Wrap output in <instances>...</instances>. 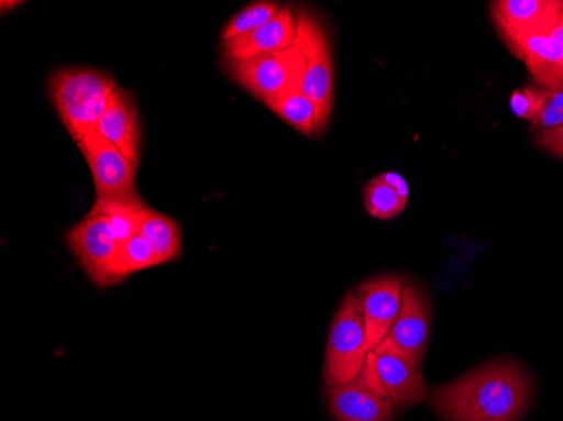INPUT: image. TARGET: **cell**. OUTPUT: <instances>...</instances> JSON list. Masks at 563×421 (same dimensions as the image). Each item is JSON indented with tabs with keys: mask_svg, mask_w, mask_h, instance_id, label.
<instances>
[{
	"mask_svg": "<svg viewBox=\"0 0 563 421\" xmlns=\"http://www.w3.org/2000/svg\"><path fill=\"white\" fill-rule=\"evenodd\" d=\"M492 14L501 36H550L562 21L563 0H496Z\"/></svg>",
	"mask_w": 563,
	"mask_h": 421,
	"instance_id": "obj_10",
	"label": "cell"
},
{
	"mask_svg": "<svg viewBox=\"0 0 563 421\" xmlns=\"http://www.w3.org/2000/svg\"><path fill=\"white\" fill-rule=\"evenodd\" d=\"M87 159L95 184V201H119L137 198V164L98 134L78 142Z\"/></svg>",
	"mask_w": 563,
	"mask_h": 421,
	"instance_id": "obj_8",
	"label": "cell"
},
{
	"mask_svg": "<svg viewBox=\"0 0 563 421\" xmlns=\"http://www.w3.org/2000/svg\"><path fill=\"white\" fill-rule=\"evenodd\" d=\"M530 397L531 383L523 367L495 361L433 388L429 400L444 421H518Z\"/></svg>",
	"mask_w": 563,
	"mask_h": 421,
	"instance_id": "obj_1",
	"label": "cell"
},
{
	"mask_svg": "<svg viewBox=\"0 0 563 421\" xmlns=\"http://www.w3.org/2000/svg\"><path fill=\"white\" fill-rule=\"evenodd\" d=\"M430 331V310L426 297L412 284L404 285L401 309L385 341L422 366Z\"/></svg>",
	"mask_w": 563,
	"mask_h": 421,
	"instance_id": "obj_14",
	"label": "cell"
},
{
	"mask_svg": "<svg viewBox=\"0 0 563 421\" xmlns=\"http://www.w3.org/2000/svg\"><path fill=\"white\" fill-rule=\"evenodd\" d=\"M404 278L379 277L357 287L366 328V350L372 353L394 329L401 309Z\"/></svg>",
	"mask_w": 563,
	"mask_h": 421,
	"instance_id": "obj_12",
	"label": "cell"
},
{
	"mask_svg": "<svg viewBox=\"0 0 563 421\" xmlns=\"http://www.w3.org/2000/svg\"><path fill=\"white\" fill-rule=\"evenodd\" d=\"M366 328L362 297L357 290L347 293L338 309L325 347L324 383L328 388L347 385L365 367Z\"/></svg>",
	"mask_w": 563,
	"mask_h": 421,
	"instance_id": "obj_3",
	"label": "cell"
},
{
	"mask_svg": "<svg viewBox=\"0 0 563 421\" xmlns=\"http://www.w3.org/2000/svg\"><path fill=\"white\" fill-rule=\"evenodd\" d=\"M297 47L306 59L302 91L311 98L319 113V126H328L334 98V75H332L331 49L321 25L311 15H299L296 37Z\"/></svg>",
	"mask_w": 563,
	"mask_h": 421,
	"instance_id": "obj_6",
	"label": "cell"
},
{
	"mask_svg": "<svg viewBox=\"0 0 563 421\" xmlns=\"http://www.w3.org/2000/svg\"><path fill=\"white\" fill-rule=\"evenodd\" d=\"M19 5H22V2H8V0H2V2H0V9H2V14H5V12H8L9 9L19 8Z\"/></svg>",
	"mask_w": 563,
	"mask_h": 421,
	"instance_id": "obj_26",
	"label": "cell"
},
{
	"mask_svg": "<svg viewBox=\"0 0 563 421\" xmlns=\"http://www.w3.org/2000/svg\"><path fill=\"white\" fill-rule=\"evenodd\" d=\"M537 142L540 147L563 159V126L555 130H540Z\"/></svg>",
	"mask_w": 563,
	"mask_h": 421,
	"instance_id": "obj_24",
	"label": "cell"
},
{
	"mask_svg": "<svg viewBox=\"0 0 563 421\" xmlns=\"http://www.w3.org/2000/svg\"><path fill=\"white\" fill-rule=\"evenodd\" d=\"M66 243L95 285L113 287L120 284L117 274L119 242L110 230L109 221L97 209L91 208L90 213L66 233Z\"/></svg>",
	"mask_w": 563,
	"mask_h": 421,
	"instance_id": "obj_5",
	"label": "cell"
},
{
	"mask_svg": "<svg viewBox=\"0 0 563 421\" xmlns=\"http://www.w3.org/2000/svg\"><path fill=\"white\" fill-rule=\"evenodd\" d=\"M299 27V15L292 8L280 11L258 30L224 43V55L230 62H245L257 56L289 49L294 46Z\"/></svg>",
	"mask_w": 563,
	"mask_h": 421,
	"instance_id": "obj_13",
	"label": "cell"
},
{
	"mask_svg": "<svg viewBox=\"0 0 563 421\" xmlns=\"http://www.w3.org/2000/svg\"><path fill=\"white\" fill-rule=\"evenodd\" d=\"M267 107L300 134L307 135V137L321 134L318 109L311 98L303 93L302 88L272 101Z\"/></svg>",
	"mask_w": 563,
	"mask_h": 421,
	"instance_id": "obj_18",
	"label": "cell"
},
{
	"mask_svg": "<svg viewBox=\"0 0 563 421\" xmlns=\"http://www.w3.org/2000/svg\"><path fill=\"white\" fill-rule=\"evenodd\" d=\"M376 375L387 389L391 403L398 410L422 403L427 398V386L420 366L404 351L383 341L372 351Z\"/></svg>",
	"mask_w": 563,
	"mask_h": 421,
	"instance_id": "obj_9",
	"label": "cell"
},
{
	"mask_svg": "<svg viewBox=\"0 0 563 421\" xmlns=\"http://www.w3.org/2000/svg\"><path fill=\"white\" fill-rule=\"evenodd\" d=\"M325 395L336 421H391L394 417V403L376 375L372 353L356 379L332 386Z\"/></svg>",
	"mask_w": 563,
	"mask_h": 421,
	"instance_id": "obj_7",
	"label": "cell"
},
{
	"mask_svg": "<svg viewBox=\"0 0 563 421\" xmlns=\"http://www.w3.org/2000/svg\"><path fill=\"white\" fill-rule=\"evenodd\" d=\"M156 253L148 245L147 240L137 234L129 242L119 245V258H117V274L120 281L126 277L137 274V272L147 270V268L157 267Z\"/></svg>",
	"mask_w": 563,
	"mask_h": 421,
	"instance_id": "obj_21",
	"label": "cell"
},
{
	"mask_svg": "<svg viewBox=\"0 0 563 421\" xmlns=\"http://www.w3.org/2000/svg\"><path fill=\"white\" fill-rule=\"evenodd\" d=\"M117 88L115 78L98 69L66 68L51 76V101L76 144L97 134Z\"/></svg>",
	"mask_w": 563,
	"mask_h": 421,
	"instance_id": "obj_2",
	"label": "cell"
},
{
	"mask_svg": "<svg viewBox=\"0 0 563 421\" xmlns=\"http://www.w3.org/2000/svg\"><path fill=\"white\" fill-rule=\"evenodd\" d=\"M280 11L278 2H267V0H258L243 8L242 11L233 15L232 21L228 22L223 30V41L236 40V37L245 36L253 33L262 25L267 24L277 12Z\"/></svg>",
	"mask_w": 563,
	"mask_h": 421,
	"instance_id": "obj_20",
	"label": "cell"
},
{
	"mask_svg": "<svg viewBox=\"0 0 563 421\" xmlns=\"http://www.w3.org/2000/svg\"><path fill=\"white\" fill-rule=\"evenodd\" d=\"M93 209L106 217L113 236L119 245H122L141 234L142 221L148 206L142 201L141 196H137V198L119 199V201H95Z\"/></svg>",
	"mask_w": 563,
	"mask_h": 421,
	"instance_id": "obj_17",
	"label": "cell"
},
{
	"mask_svg": "<svg viewBox=\"0 0 563 421\" xmlns=\"http://www.w3.org/2000/svg\"><path fill=\"white\" fill-rule=\"evenodd\" d=\"M303 71L306 59L296 44L245 62H230L233 81L265 104L302 88Z\"/></svg>",
	"mask_w": 563,
	"mask_h": 421,
	"instance_id": "obj_4",
	"label": "cell"
},
{
	"mask_svg": "<svg viewBox=\"0 0 563 421\" xmlns=\"http://www.w3.org/2000/svg\"><path fill=\"white\" fill-rule=\"evenodd\" d=\"M531 126L540 130H555L563 126V90L547 91L542 109L531 120Z\"/></svg>",
	"mask_w": 563,
	"mask_h": 421,
	"instance_id": "obj_23",
	"label": "cell"
},
{
	"mask_svg": "<svg viewBox=\"0 0 563 421\" xmlns=\"http://www.w3.org/2000/svg\"><path fill=\"white\" fill-rule=\"evenodd\" d=\"M141 234L156 253L159 265L174 262L181 255V230L173 218L148 208L142 221Z\"/></svg>",
	"mask_w": 563,
	"mask_h": 421,
	"instance_id": "obj_16",
	"label": "cell"
},
{
	"mask_svg": "<svg viewBox=\"0 0 563 421\" xmlns=\"http://www.w3.org/2000/svg\"><path fill=\"white\" fill-rule=\"evenodd\" d=\"M97 134L119 148L139 166L141 160V122L134 97L123 88H117L98 123Z\"/></svg>",
	"mask_w": 563,
	"mask_h": 421,
	"instance_id": "obj_15",
	"label": "cell"
},
{
	"mask_svg": "<svg viewBox=\"0 0 563 421\" xmlns=\"http://www.w3.org/2000/svg\"><path fill=\"white\" fill-rule=\"evenodd\" d=\"M545 98V90L540 87H523L515 90L509 98V107L518 119L533 120L540 112Z\"/></svg>",
	"mask_w": 563,
	"mask_h": 421,
	"instance_id": "obj_22",
	"label": "cell"
},
{
	"mask_svg": "<svg viewBox=\"0 0 563 421\" xmlns=\"http://www.w3.org/2000/svg\"><path fill=\"white\" fill-rule=\"evenodd\" d=\"M379 176L383 177V180H385V182H387L390 188H394L395 191L398 192V196H400L401 199L408 201V184L407 180L400 176V174L383 173L379 174Z\"/></svg>",
	"mask_w": 563,
	"mask_h": 421,
	"instance_id": "obj_25",
	"label": "cell"
},
{
	"mask_svg": "<svg viewBox=\"0 0 563 421\" xmlns=\"http://www.w3.org/2000/svg\"><path fill=\"white\" fill-rule=\"evenodd\" d=\"M503 40L527 65L528 71L542 90H563V18L550 36L503 34Z\"/></svg>",
	"mask_w": 563,
	"mask_h": 421,
	"instance_id": "obj_11",
	"label": "cell"
},
{
	"mask_svg": "<svg viewBox=\"0 0 563 421\" xmlns=\"http://www.w3.org/2000/svg\"><path fill=\"white\" fill-rule=\"evenodd\" d=\"M363 202H365L369 217L387 221L404 213L408 201L401 199L398 192L383 180L382 176H376L363 189Z\"/></svg>",
	"mask_w": 563,
	"mask_h": 421,
	"instance_id": "obj_19",
	"label": "cell"
}]
</instances>
